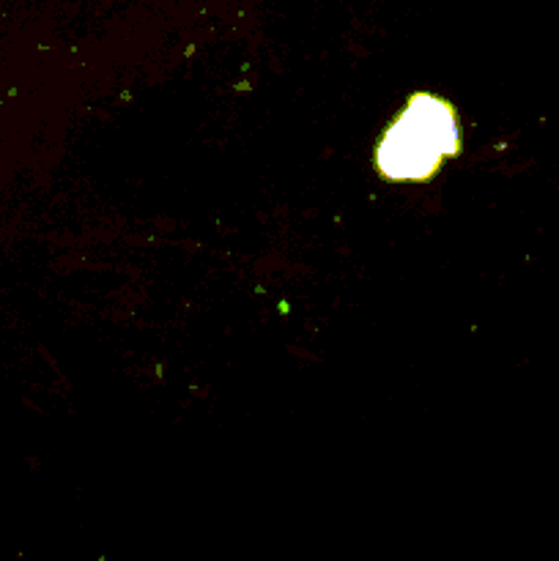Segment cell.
Here are the masks:
<instances>
[{
	"instance_id": "6da1fadb",
	"label": "cell",
	"mask_w": 559,
	"mask_h": 561,
	"mask_svg": "<svg viewBox=\"0 0 559 561\" xmlns=\"http://www.w3.org/2000/svg\"><path fill=\"white\" fill-rule=\"evenodd\" d=\"M458 118L444 99L420 96L406 104L378 146V168L387 179H431L442 162L458 153Z\"/></svg>"
}]
</instances>
